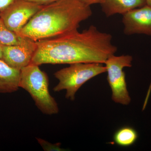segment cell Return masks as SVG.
Here are the masks:
<instances>
[{
	"instance_id": "cell-8",
	"label": "cell",
	"mask_w": 151,
	"mask_h": 151,
	"mask_svg": "<svg viewBox=\"0 0 151 151\" xmlns=\"http://www.w3.org/2000/svg\"><path fill=\"white\" fill-rule=\"evenodd\" d=\"M122 22L126 35L143 34L151 36V7L147 5L132 10L123 15Z\"/></svg>"
},
{
	"instance_id": "cell-16",
	"label": "cell",
	"mask_w": 151,
	"mask_h": 151,
	"mask_svg": "<svg viewBox=\"0 0 151 151\" xmlns=\"http://www.w3.org/2000/svg\"><path fill=\"white\" fill-rule=\"evenodd\" d=\"M81 2L87 5L90 6L95 4H101L103 0H80Z\"/></svg>"
},
{
	"instance_id": "cell-14",
	"label": "cell",
	"mask_w": 151,
	"mask_h": 151,
	"mask_svg": "<svg viewBox=\"0 0 151 151\" xmlns=\"http://www.w3.org/2000/svg\"><path fill=\"white\" fill-rule=\"evenodd\" d=\"M25 1L40 5L45 6L54 2L57 0H25Z\"/></svg>"
},
{
	"instance_id": "cell-19",
	"label": "cell",
	"mask_w": 151,
	"mask_h": 151,
	"mask_svg": "<svg viewBox=\"0 0 151 151\" xmlns=\"http://www.w3.org/2000/svg\"><path fill=\"white\" fill-rule=\"evenodd\" d=\"M2 58V46L0 44V59H1Z\"/></svg>"
},
{
	"instance_id": "cell-13",
	"label": "cell",
	"mask_w": 151,
	"mask_h": 151,
	"mask_svg": "<svg viewBox=\"0 0 151 151\" xmlns=\"http://www.w3.org/2000/svg\"><path fill=\"white\" fill-rule=\"evenodd\" d=\"M38 143L41 146L44 150L45 151H66L65 149L61 147V144L60 143H56L52 144L48 142L41 139L36 138Z\"/></svg>"
},
{
	"instance_id": "cell-4",
	"label": "cell",
	"mask_w": 151,
	"mask_h": 151,
	"mask_svg": "<svg viewBox=\"0 0 151 151\" xmlns=\"http://www.w3.org/2000/svg\"><path fill=\"white\" fill-rule=\"evenodd\" d=\"M103 64L78 63L56 71L54 76L59 82L53 88V91L66 90L65 98L73 101L76 94L83 84L93 77L106 72V68Z\"/></svg>"
},
{
	"instance_id": "cell-10",
	"label": "cell",
	"mask_w": 151,
	"mask_h": 151,
	"mask_svg": "<svg viewBox=\"0 0 151 151\" xmlns=\"http://www.w3.org/2000/svg\"><path fill=\"white\" fill-rule=\"evenodd\" d=\"M20 70L9 66L0 59V93H11L19 88Z\"/></svg>"
},
{
	"instance_id": "cell-9",
	"label": "cell",
	"mask_w": 151,
	"mask_h": 151,
	"mask_svg": "<svg viewBox=\"0 0 151 151\" xmlns=\"http://www.w3.org/2000/svg\"><path fill=\"white\" fill-rule=\"evenodd\" d=\"M146 4L145 0H103L100 4L102 12L107 17L116 14L124 15Z\"/></svg>"
},
{
	"instance_id": "cell-3",
	"label": "cell",
	"mask_w": 151,
	"mask_h": 151,
	"mask_svg": "<svg viewBox=\"0 0 151 151\" xmlns=\"http://www.w3.org/2000/svg\"><path fill=\"white\" fill-rule=\"evenodd\" d=\"M19 88L27 91L36 106L43 114L52 115L59 112L58 105L49 90V79L39 65H29L20 70Z\"/></svg>"
},
{
	"instance_id": "cell-2",
	"label": "cell",
	"mask_w": 151,
	"mask_h": 151,
	"mask_svg": "<svg viewBox=\"0 0 151 151\" xmlns=\"http://www.w3.org/2000/svg\"><path fill=\"white\" fill-rule=\"evenodd\" d=\"M92 14L80 0H57L42 6L17 35L35 42L59 36L78 30Z\"/></svg>"
},
{
	"instance_id": "cell-12",
	"label": "cell",
	"mask_w": 151,
	"mask_h": 151,
	"mask_svg": "<svg viewBox=\"0 0 151 151\" xmlns=\"http://www.w3.org/2000/svg\"><path fill=\"white\" fill-rule=\"evenodd\" d=\"M23 37L19 36L9 29L0 17V44L2 45H16L22 42Z\"/></svg>"
},
{
	"instance_id": "cell-18",
	"label": "cell",
	"mask_w": 151,
	"mask_h": 151,
	"mask_svg": "<svg viewBox=\"0 0 151 151\" xmlns=\"http://www.w3.org/2000/svg\"><path fill=\"white\" fill-rule=\"evenodd\" d=\"M151 91V83L150 84V86H149L148 91L147 93V94H148V95H149V94H150Z\"/></svg>"
},
{
	"instance_id": "cell-11",
	"label": "cell",
	"mask_w": 151,
	"mask_h": 151,
	"mask_svg": "<svg viewBox=\"0 0 151 151\" xmlns=\"http://www.w3.org/2000/svg\"><path fill=\"white\" fill-rule=\"evenodd\" d=\"M138 138V134L135 129L127 126L119 129L113 136L114 142L122 147H129L134 145Z\"/></svg>"
},
{
	"instance_id": "cell-1",
	"label": "cell",
	"mask_w": 151,
	"mask_h": 151,
	"mask_svg": "<svg viewBox=\"0 0 151 151\" xmlns=\"http://www.w3.org/2000/svg\"><path fill=\"white\" fill-rule=\"evenodd\" d=\"M110 34L91 25L80 32L78 30L63 35L36 42L37 48L30 64H69L96 63L104 64L115 55L117 47Z\"/></svg>"
},
{
	"instance_id": "cell-15",
	"label": "cell",
	"mask_w": 151,
	"mask_h": 151,
	"mask_svg": "<svg viewBox=\"0 0 151 151\" xmlns=\"http://www.w3.org/2000/svg\"><path fill=\"white\" fill-rule=\"evenodd\" d=\"M14 0H0V12L5 9Z\"/></svg>"
},
{
	"instance_id": "cell-17",
	"label": "cell",
	"mask_w": 151,
	"mask_h": 151,
	"mask_svg": "<svg viewBox=\"0 0 151 151\" xmlns=\"http://www.w3.org/2000/svg\"><path fill=\"white\" fill-rule=\"evenodd\" d=\"M146 4L151 7V0H145Z\"/></svg>"
},
{
	"instance_id": "cell-7",
	"label": "cell",
	"mask_w": 151,
	"mask_h": 151,
	"mask_svg": "<svg viewBox=\"0 0 151 151\" xmlns=\"http://www.w3.org/2000/svg\"><path fill=\"white\" fill-rule=\"evenodd\" d=\"M1 46V59L10 67L20 70L30 64L37 48L36 42L24 37L18 45Z\"/></svg>"
},
{
	"instance_id": "cell-5",
	"label": "cell",
	"mask_w": 151,
	"mask_h": 151,
	"mask_svg": "<svg viewBox=\"0 0 151 151\" xmlns=\"http://www.w3.org/2000/svg\"><path fill=\"white\" fill-rule=\"evenodd\" d=\"M133 57L131 55L109 57L104 64L108 73L107 80L112 90V99L115 103L127 105L131 98L127 88L126 75L123 69L132 66Z\"/></svg>"
},
{
	"instance_id": "cell-6",
	"label": "cell",
	"mask_w": 151,
	"mask_h": 151,
	"mask_svg": "<svg viewBox=\"0 0 151 151\" xmlns=\"http://www.w3.org/2000/svg\"><path fill=\"white\" fill-rule=\"evenodd\" d=\"M42 6L25 0H14L0 12V17L9 29L17 34Z\"/></svg>"
}]
</instances>
